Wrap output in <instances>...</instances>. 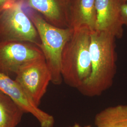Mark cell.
I'll return each instance as SVG.
<instances>
[{
	"instance_id": "7a4b0ae2",
	"label": "cell",
	"mask_w": 127,
	"mask_h": 127,
	"mask_svg": "<svg viewBox=\"0 0 127 127\" xmlns=\"http://www.w3.org/2000/svg\"><path fill=\"white\" fill-rule=\"evenodd\" d=\"M91 33L86 27L74 30L62 53L60 71L63 82L77 90L91 73Z\"/></svg>"
},
{
	"instance_id": "2e32d148",
	"label": "cell",
	"mask_w": 127,
	"mask_h": 127,
	"mask_svg": "<svg viewBox=\"0 0 127 127\" xmlns=\"http://www.w3.org/2000/svg\"><path fill=\"white\" fill-rule=\"evenodd\" d=\"M122 4L127 3V0H120Z\"/></svg>"
},
{
	"instance_id": "52a82bcc",
	"label": "cell",
	"mask_w": 127,
	"mask_h": 127,
	"mask_svg": "<svg viewBox=\"0 0 127 127\" xmlns=\"http://www.w3.org/2000/svg\"><path fill=\"white\" fill-rule=\"evenodd\" d=\"M0 89L23 110L36 119L41 127H53V116L39 108L15 79L0 73Z\"/></svg>"
},
{
	"instance_id": "e0dca14e",
	"label": "cell",
	"mask_w": 127,
	"mask_h": 127,
	"mask_svg": "<svg viewBox=\"0 0 127 127\" xmlns=\"http://www.w3.org/2000/svg\"></svg>"
},
{
	"instance_id": "9a60e30c",
	"label": "cell",
	"mask_w": 127,
	"mask_h": 127,
	"mask_svg": "<svg viewBox=\"0 0 127 127\" xmlns=\"http://www.w3.org/2000/svg\"><path fill=\"white\" fill-rule=\"evenodd\" d=\"M67 127H92V126H91L90 125H86V126H82V125H81L80 124L77 123H75L73 125Z\"/></svg>"
},
{
	"instance_id": "3957f363",
	"label": "cell",
	"mask_w": 127,
	"mask_h": 127,
	"mask_svg": "<svg viewBox=\"0 0 127 127\" xmlns=\"http://www.w3.org/2000/svg\"><path fill=\"white\" fill-rule=\"evenodd\" d=\"M24 10L39 34L41 40L39 48L50 71L51 83L60 85L63 82L60 71L62 53L73 30L70 28H60L51 25L32 9Z\"/></svg>"
},
{
	"instance_id": "6da1fadb",
	"label": "cell",
	"mask_w": 127,
	"mask_h": 127,
	"mask_svg": "<svg viewBox=\"0 0 127 127\" xmlns=\"http://www.w3.org/2000/svg\"><path fill=\"white\" fill-rule=\"evenodd\" d=\"M116 38L104 31H91V71L78 90L88 97L101 95L112 86L117 71Z\"/></svg>"
},
{
	"instance_id": "5b68a950",
	"label": "cell",
	"mask_w": 127,
	"mask_h": 127,
	"mask_svg": "<svg viewBox=\"0 0 127 127\" xmlns=\"http://www.w3.org/2000/svg\"><path fill=\"white\" fill-rule=\"evenodd\" d=\"M15 80L39 106L51 82V73L45 59H35L24 65L16 74Z\"/></svg>"
},
{
	"instance_id": "7c38bea8",
	"label": "cell",
	"mask_w": 127,
	"mask_h": 127,
	"mask_svg": "<svg viewBox=\"0 0 127 127\" xmlns=\"http://www.w3.org/2000/svg\"><path fill=\"white\" fill-rule=\"evenodd\" d=\"M24 114L23 110L0 89V127H17Z\"/></svg>"
},
{
	"instance_id": "4fadbf2b",
	"label": "cell",
	"mask_w": 127,
	"mask_h": 127,
	"mask_svg": "<svg viewBox=\"0 0 127 127\" xmlns=\"http://www.w3.org/2000/svg\"><path fill=\"white\" fill-rule=\"evenodd\" d=\"M17 0H0V12L12 6Z\"/></svg>"
},
{
	"instance_id": "ba28073f",
	"label": "cell",
	"mask_w": 127,
	"mask_h": 127,
	"mask_svg": "<svg viewBox=\"0 0 127 127\" xmlns=\"http://www.w3.org/2000/svg\"><path fill=\"white\" fill-rule=\"evenodd\" d=\"M120 0H95V30L108 32L117 39L123 35V24Z\"/></svg>"
},
{
	"instance_id": "8fae6325",
	"label": "cell",
	"mask_w": 127,
	"mask_h": 127,
	"mask_svg": "<svg viewBox=\"0 0 127 127\" xmlns=\"http://www.w3.org/2000/svg\"><path fill=\"white\" fill-rule=\"evenodd\" d=\"M96 127H127V105L109 106L95 115Z\"/></svg>"
},
{
	"instance_id": "277c9868",
	"label": "cell",
	"mask_w": 127,
	"mask_h": 127,
	"mask_svg": "<svg viewBox=\"0 0 127 127\" xmlns=\"http://www.w3.org/2000/svg\"><path fill=\"white\" fill-rule=\"evenodd\" d=\"M27 41L40 47L36 29L21 4L17 1L0 12V42Z\"/></svg>"
},
{
	"instance_id": "8992f818",
	"label": "cell",
	"mask_w": 127,
	"mask_h": 127,
	"mask_svg": "<svg viewBox=\"0 0 127 127\" xmlns=\"http://www.w3.org/2000/svg\"><path fill=\"white\" fill-rule=\"evenodd\" d=\"M44 58L39 47L29 42H0V73L11 77L22 66L35 59Z\"/></svg>"
},
{
	"instance_id": "5bb4252c",
	"label": "cell",
	"mask_w": 127,
	"mask_h": 127,
	"mask_svg": "<svg viewBox=\"0 0 127 127\" xmlns=\"http://www.w3.org/2000/svg\"><path fill=\"white\" fill-rule=\"evenodd\" d=\"M121 14L123 25L127 28V3L121 5Z\"/></svg>"
},
{
	"instance_id": "9c48e42d",
	"label": "cell",
	"mask_w": 127,
	"mask_h": 127,
	"mask_svg": "<svg viewBox=\"0 0 127 127\" xmlns=\"http://www.w3.org/2000/svg\"><path fill=\"white\" fill-rule=\"evenodd\" d=\"M24 9H32L40 14L47 22L56 27L68 28V0H17Z\"/></svg>"
},
{
	"instance_id": "30bf717a",
	"label": "cell",
	"mask_w": 127,
	"mask_h": 127,
	"mask_svg": "<svg viewBox=\"0 0 127 127\" xmlns=\"http://www.w3.org/2000/svg\"><path fill=\"white\" fill-rule=\"evenodd\" d=\"M95 0H68L67 18L68 28L73 30L83 27L95 30Z\"/></svg>"
}]
</instances>
